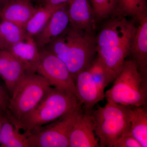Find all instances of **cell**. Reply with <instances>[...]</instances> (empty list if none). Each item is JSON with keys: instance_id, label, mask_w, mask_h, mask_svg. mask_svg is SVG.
<instances>
[{"instance_id": "cell-11", "label": "cell", "mask_w": 147, "mask_h": 147, "mask_svg": "<svg viewBox=\"0 0 147 147\" xmlns=\"http://www.w3.org/2000/svg\"><path fill=\"white\" fill-rule=\"evenodd\" d=\"M67 4L69 26L94 32L96 19L90 0H70Z\"/></svg>"}, {"instance_id": "cell-6", "label": "cell", "mask_w": 147, "mask_h": 147, "mask_svg": "<svg viewBox=\"0 0 147 147\" xmlns=\"http://www.w3.org/2000/svg\"><path fill=\"white\" fill-rule=\"evenodd\" d=\"M128 108L110 102L104 107H98L92 116L99 146L113 147L116 141L128 131Z\"/></svg>"}, {"instance_id": "cell-17", "label": "cell", "mask_w": 147, "mask_h": 147, "mask_svg": "<svg viewBox=\"0 0 147 147\" xmlns=\"http://www.w3.org/2000/svg\"><path fill=\"white\" fill-rule=\"evenodd\" d=\"M128 118L129 132L142 147H147V110L144 107H128Z\"/></svg>"}, {"instance_id": "cell-20", "label": "cell", "mask_w": 147, "mask_h": 147, "mask_svg": "<svg viewBox=\"0 0 147 147\" xmlns=\"http://www.w3.org/2000/svg\"><path fill=\"white\" fill-rule=\"evenodd\" d=\"M60 6L50 7L44 5L36 10L24 27L28 36H36L44 28L54 11Z\"/></svg>"}, {"instance_id": "cell-10", "label": "cell", "mask_w": 147, "mask_h": 147, "mask_svg": "<svg viewBox=\"0 0 147 147\" xmlns=\"http://www.w3.org/2000/svg\"><path fill=\"white\" fill-rule=\"evenodd\" d=\"M69 25L67 4H65L54 11L44 28L34 37L40 50L59 36Z\"/></svg>"}, {"instance_id": "cell-18", "label": "cell", "mask_w": 147, "mask_h": 147, "mask_svg": "<svg viewBox=\"0 0 147 147\" xmlns=\"http://www.w3.org/2000/svg\"><path fill=\"white\" fill-rule=\"evenodd\" d=\"M20 131L7 116L0 131V147H30L26 134L24 132L21 133Z\"/></svg>"}, {"instance_id": "cell-30", "label": "cell", "mask_w": 147, "mask_h": 147, "mask_svg": "<svg viewBox=\"0 0 147 147\" xmlns=\"http://www.w3.org/2000/svg\"><path fill=\"white\" fill-rule=\"evenodd\" d=\"M28 1H30L31 2L32 1H34V0H28Z\"/></svg>"}, {"instance_id": "cell-25", "label": "cell", "mask_w": 147, "mask_h": 147, "mask_svg": "<svg viewBox=\"0 0 147 147\" xmlns=\"http://www.w3.org/2000/svg\"><path fill=\"white\" fill-rule=\"evenodd\" d=\"M10 100V96L7 90L0 85V114L7 113Z\"/></svg>"}, {"instance_id": "cell-2", "label": "cell", "mask_w": 147, "mask_h": 147, "mask_svg": "<svg viewBox=\"0 0 147 147\" xmlns=\"http://www.w3.org/2000/svg\"><path fill=\"white\" fill-rule=\"evenodd\" d=\"M43 49L59 58L66 66L74 80L77 74L88 68L96 54L94 32L69 26L58 37Z\"/></svg>"}, {"instance_id": "cell-7", "label": "cell", "mask_w": 147, "mask_h": 147, "mask_svg": "<svg viewBox=\"0 0 147 147\" xmlns=\"http://www.w3.org/2000/svg\"><path fill=\"white\" fill-rule=\"evenodd\" d=\"M80 103L73 111L52 122L25 133L30 147H69L71 129L82 110Z\"/></svg>"}, {"instance_id": "cell-3", "label": "cell", "mask_w": 147, "mask_h": 147, "mask_svg": "<svg viewBox=\"0 0 147 147\" xmlns=\"http://www.w3.org/2000/svg\"><path fill=\"white\" fill-rule=\"evenodd\" d=\"M80 103L72 93L52 87L34 110L13 125L26 133L65 115L77 108Z\"/></svg>"}, {"instance_id": "cell-4", "label": "cell", "mask_w": 147, "mask_h": 147, "mask_svg": "<svg viewBox=\"0 0 147 147\" xmlns=\"http://www.w3.org/2000/svg\"><path fill=\"white\" fill-rule=\"evenodd\" d=\"M113 87L105 93L107 102L129 107H146L147 79L133 61L125 60Z\"/></svg>"}, {"instance_id": "cell-19", "label": "cell", "mask_w": 147, "mask_h": 147, "mask_svg": "<svg viewBox=\"0 0 147 147\" xmlns=\"http://www.w3.org/2000/svg\"><path fill=\"white\" fill-rule=\"evenodd\" d=\"M27 36L23 27L10 21H0V50H8Z\"/></svg>"}, {"instance_id": "cell-9", "label": "cell", "mask_w": 147, "mask_h": 147, "mask_svg": "<svg viewBox=\"0 0 147 147\" xmlns=\"http://www.w3.org/2000/svg\"><path fill=\"white\" fill-rule=\"evenodd\" d=\"M99 141L96 137L94 121L88 113H79L70 133L69 147H98Z\"/></svg>"}, {"instance_id": "cell-21", "label": "cell", "mask_w": 147, "mask_h": 147, "mask_svg": "<svg viewBox=\"0 0 147 147\" xmlns=\"http://www.w3.org/2000/svg\"><path fill=\"white\" fill-rule=\"evenodd\" d=\"M87 70L89 71L99 90L103 94L107 86L117 76L107 67L99 57L96 56Z\"/></svg>"}, {"instance_id": "cell-5", "label": "cell", "mask_w": 147, "mask_h": 147, "mask_svg": "<svg viewBox=\"0 0 147 147\" xmlns=\"http://www.w3.org/2000/svg\"><path fill=\"white\" fill-rule=\"evenodd\" d=\"M52 87L43 76L28 72L21 79L10 97L7 115L15 124L36 108Z\"/></svg>"}, {"instance_id": "cell-28", "label": "cell", "mask_w": 147, "mask_h": 147, "mask_svg": "<svg viewBox=\"0 0 147 147\" xmlns=\"http://www.w3.org/2000/svg\"><path fill=\"white\" fill-rule=\"evenodd\" d=\"M10 0H0V6L1 8H2L4 5L6 3L8 2Z\"/></svg>"}, {"instance_id": "cell-12", "label": "cell", "mask_w": 147, "mask_h": 147, "mask_svg": "<svg viewBox=\"0 0 147 147\" xmlns=\"http://www.w3.org/2000/svg\"><path fill=\"white\" fill-rule=\"evenodd\" d=\"M27 72L23 64L9 51L0 50V77L4 82L10 97Z\"/></svg>"}, {"instance_id": "cell-14", "label": "cell", "mask_w": 147, "mask_h": 147, "mask_svg": "<svg viewBox=\"0 0 147 147\" xmlns=\"http://www.w3.org/2000/svg\"><path fill=\"white\" fill-rule=\"evenodd\" d=\"M75 83L76 97L86 110H90L105 98L87 69L77 74Z\"/></svg>"}, {"instance_id": "cell-13", "label": "cell", "mask_w": 147, "mask_h": 147, "mask_svg": "<svg viewBox=\"0 0 147 147\" xmlns=\"http://www.w3.org/2000/svg\"><path fill=\"white\" fill-rule=\"evenodd\" d=\"M138 25L129 55L140 73L147 78V13L138 18Z\"/></svg>"}, {"instance_id": "cell-8", "label": "cell", "mask_w": 147, "mask_h": 147, "mask_svg": "<svg viewBox=\"0 0 147 147\" xmlns=\"http://www.w3.org/2000/svg\"><path fill=\"white\" fill-rule=\"evenodd\" d=\"M40 50L36 73L44 77L51 86L70 92L76 96L75 80L65 65L49 51Z\"/></svg>"}, {"instance_id": "cell-26", "label": "cell", "mask_w": 147, "mask_h": 147, "mask_svg": "<svg viewBox=\"0 0 147 147\" xmlns=\"http://www.w3.org/2000/svg\"><path fill=\"white\" fill-rule=\"evenodd\" d=\"M70 0H43L44 5L50 7H57L67 3Z\"/></svg>"}, {"instance_id": "cell-1", "label": "cell", "mask_w": 147, "mask_h": 147, "mask_svg": "<svg viewBox=\"0 0 147 147\" xmlns=\"http://www.w3.org/2000/svg\"><path fill=\"white\" fill-rule=\"evenodd\" d=\"M128 18L118 14L111 16L96 37L97 56L117 76L129 55L137 29Z\"/></svg>"}, {"instance_id": "cell-22", "label": "cell", "mask_w": 147, "mask_h": 147, "mask_svg": "<svg viewBox=\"0 0 147 147\" xmlns=\"http://www.w3.org/2000/svg\"><path fill=\"white\" fill-rule=\"evenodd\" d=\"M147 13V0H119L116 14L137 20Z\"/></svg>"}, {"instance_id": "cell-27", "label": "cell", "mask_w": 147, "mask_h": 147, "mask_svg": "<svg viewBox=\"0 0 147 147\" xmlns=\"http://www.w3.org/2000/svg\"><path fill=\"white\" fill-rule=\"evenodd\" d=\"M7 117V114H0V131H1V128L3 123L4 121L5 120V119Z\"/></svg>"}, {"instance_id": "cell-15", "label": "cell", "mask_w": 147, "mask_h": 147, "mask_svg": "<svg viewBox=\"0 0 147 147\" xmlns=\"http://www.w3.org/2000/svg\"><path fill=\"white\" fill-rule=\"evenodd\" d=\"M8 51L23 64L28 72H36L40 53L34 37L28 36Z\"/></svg>"}, {"instance_id": "cell-23", "label": "cell", "mask_w": 147, "mask_h": 147, "mask_svg": "<svg viewBox=\"0 0 147 147\" xmlns=\"http://www.w3.org/2000/svg\"><path fill=\"white\" fill-rule=\"evenodd\" d=\"M96 21L110 18L116 14L119 0H90Z\"/></svg>"}, {"instance_id": "cell-29", "label": "cell", "mask_w": 147, "mask_h": 147, "mask_svg": "<svg viewBox=\"0 0 147 147\" xmlns=\"http://www.w3.org/2000/svg\"><path fill=\"white\" fill-rule=\"evenodd\" d=\"M1 6H0V15H1ZM0 21H1V17H0Z\"/></svg>"}, {"instance_id": "cell-16", "label": "cell", "mask_w": 147, "mask_h": 147, "mask_svg": "<svg viewBox=\"0 0 147 147\" xmlns=\"http://www.w3.org/2000/svg\"><path fill=\"white\" fill-rule=\"evenodd\" d=\"M36 9L28 0H10L1 9V20L10 21L24 28Z\"/></svg>"}, {"instance_id": "cell-24", "label": "cell", "mask_w": 147, "mask_h": 147, "mask_svg": "<svg viewBox=\"0 0 147 147\" xmlns=\"http://www.w3.org/2000/svg\"><path fill=\"white\" fill-rule=\"evenodd\" d=\"M113 147H142L129 130L123 133L114 144Z\"/></svg>"}]
</instances>
